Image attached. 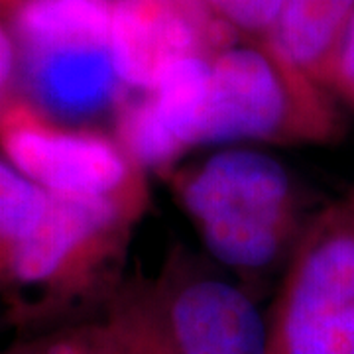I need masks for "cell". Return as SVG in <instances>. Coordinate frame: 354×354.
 Listing matches in <instances>:
<instances>
[{
    "mask_svg": "<svg viewBox=\"0 0 354 354\" xmlns=\"http://www.w3.org/2000/svg\"><path fill=\"white\" fill-rule=\"evenodd\" d=\"M18 71L22 97L71 124L114 113L127 95L109 41H62L18 50Z\"/></svg>",
    "mask_w": 354,
    "mask_h": 354,
    "instance_id": "7",
    "label": "cell"
},
{
    "mask_svg": "<svg viewBox=\"0 0 354 354\" xmlns=\"http://www.w3.org/2000/svg\"><path fill=\"white\" fill-rule=\"evenodd\" d=\"M55 354H113L102 313L55 329Z\"/></svg>",
    "mask_w": 354,
    "mask_h": 354,
    "instance_id": "14",
    "label": "cell"
},
{
    "mask_svg": "<svg viewBox=\"0 0 354 354\" xmlns=\"http://www.w3.org/2000/svg\"><path fill=\"white\" fill-rule=\"evenodd\" d=\"M329 91L333 97L341 99L354 109V14L344 32L341 50L335 62Z\"/></svg>",
    "mask_w": 354,
    "mask_h": 354,
    "instance_id": "15",
    "label": "cell"
},
{
    "mask_svg": "<svg viewBox=\"0 0 354 354\" xmlns=\"http://www.w3.org/2000/svg\"><path fill=\"white\" fill-rule=\"evenodd\" d=\"M0 354H55V329L22 335Z\"/></svg>",
    "mask_w": 354,
    "mask_h": 354,
    "instance_id": "17",
    "label": "cell"
},
{
    "mask_svg": "<svg viewBox=\"0 0 354 354\" xmlns=\"http://www.w3.org/2000/svg\"><path fill=\"white\" fill-rule=\"evenodd\" d=\"M0 152L50 195L113 203L138 218L150 207L148 171L114 134L53 118L22 95L0 106Z\"/></svg>",
    "mask_w": 354,
    "mask_h": 354,
    "instance_id": "4",
    "label": "cell"
},
{
    "mask_svg": "<svg viewBox=\"0 0 354 354\" xmlns=\"http://www.w3.org/2000/svg\"><path fill=\"white\" fill-rule=\"evenodd\" d=\"M270 354H354V304L268 317Z\"/></svg>",
    "mask_w": 354,
    "mask_h": 354,
    "instance_id": "12",
    "label": "cell"
},
{
    "mask_svg": "<svg viewBox=\"0 0 354 354\" xmlns=\"http://www.w3.org/2000/svg\"><path fill=\"white\" fill-rule=\"evenodd\" d=\"M341 132L335 97L279 57L266 39H239L211 57L203 146L327 144Z\"/></svg>",
    "mask_w": 354,
    "mask_h": 354,
    "instance_id": "3",
    "label": "cell"
},
{
    "mask_svg": "<svg viewBox=\"0 0 354 354\" xmlns=\"http://www.w3.org/2000/svg\"><path fill=\"white\" fill-rule=\"evenodd\" d=\"M140 221L113 203L50 195L46 215L16 258L0 317L28 335L102 313L124 281L122 266Z\"/></svg>",
    "mask_w": 354,
    "mask_h": 354,
    "instance_id": "2",
    "label": "cell"
},
{
    "mask_svg": "<svg viewBox=\"0 0 354 354\" xmlns=\"http://www.w3.org/2000/svg\"><path fill=\"white\" fill-rule=\"evenodd\" d=\"M354 304V187L319 211L283 270L268 317H291Z\"/></svg>",
    "mask_w": 354,
    "mask_h": 354,
    "instance_id": "8",
    "label": "cell"
},
{
    "mask_svg": "<svg viewBox=\"0 0 354 354\" xmlns=\"http://www.w3.org/2000/svg\"><path fill=\"white\" fill-rule=\"evenodd\" d=\"M239 39L205 0H113L111 51L130 93L153 87L174 65L213 57Z\"/></svg>",
    "mask_w": 354,
    "mask_h": 354,
    "instance_id": "6",
    "label": "cell"
},
{
    "mask_svg": "<svg viewBox=\"0 0 354 354\" xmlns=\"http://www.w3.org/2000/svg\"><path fill=\"white\" fill-rule=\"evenodd\" d=\"M113 354H181L152 279L127 278L102 309Z\"/></svg>",
    "mask_w": 354,
    "mask_h": 354,
    "instance_id": "10",
    "label": "cell"
},
{
    "mask_svg": "<svg viewBox=\"0 0 354 354\" xmlns=\"http://www.w3.org/2000/svg\"><path fill=\"white\" fill-rule=\"evenodd\" d=\"M18 73V51L14 44L12 34L8 30V26L0 20V106L6 101L8 88L12 85L14 75Z\"/></svg>",
    "mask_w": 354,
    "mask_h": 354,
    "instance_id": "16",
    "label": "cell"
},
{
    "mask_svg": "<svg viewBox=\"0 0 354 354\" xmlns=\"http://www.w3.org/2000/svg\"><path fill=\"white\" fill-rule=\"evenodd\" d=\"M164 179L209 258L252 293V281L286 270L313 218L297 177L262 150L227 148Z\"/></svg>",
    "mask_w": 354,
    "mask_h": 354,
    "instance_id": "1",
    "label": "cell"
},
{
    "mask_svg": "<svg viewBox=\"0 0 354 354\" xmlns=\"http://www.w3.org/2000/svg\"><path fill=\"white\" fill-rule=\"evenodd\" d=\"M50 205V193L0 160V304L24 242Z\"/></svg>",
    "mask_w": 354,
    "mask_h": 354,
    "instance_id": "11",
    "label": "cell"
},
{
    "mask_svg": "<svg viewBox=\"0 0 354 354\" xmlns=\"http://www.w3.org/2000/svg\"><path fill=\"white\" fill-rule=\"evenodd\" d=\"M153 283L181 354H270L252 291L185 246L169 250Z\"/></svg>",
    "mask_w": 354,
    "mask_h": 354,
    "instance_id": "5",
    "label": "cell"
},
{
    "mask_svg": "<svg viewBox=\"0 0 354 354\" xmlns=\"http://www.w3.org/2000/svg\"><path fill=\"white\" fill-rule=\"evenodd\" d=\"M353 14L354 0H283L266 41L279 57L329 91Z\"/></svg>",
    "mask_w": 354,
    "mask_h": 354,
    "instance_id": "9",
    "label": "cell"
},
{
    "mask_svg": "<svg viewBox=\"0 0 354 354\" xmlns=\"http://www.w3.org/2000/svg\"><path fill=\"white\" fill-rule=\"evenodd\" d=\"M209 8L244 39H266L283 0H205Z\"/></svg>",
    "mask_w": 354,
    "mask_h": 354,
    "instance_id": "13",
    "label": "cell"
}]
</instances>
